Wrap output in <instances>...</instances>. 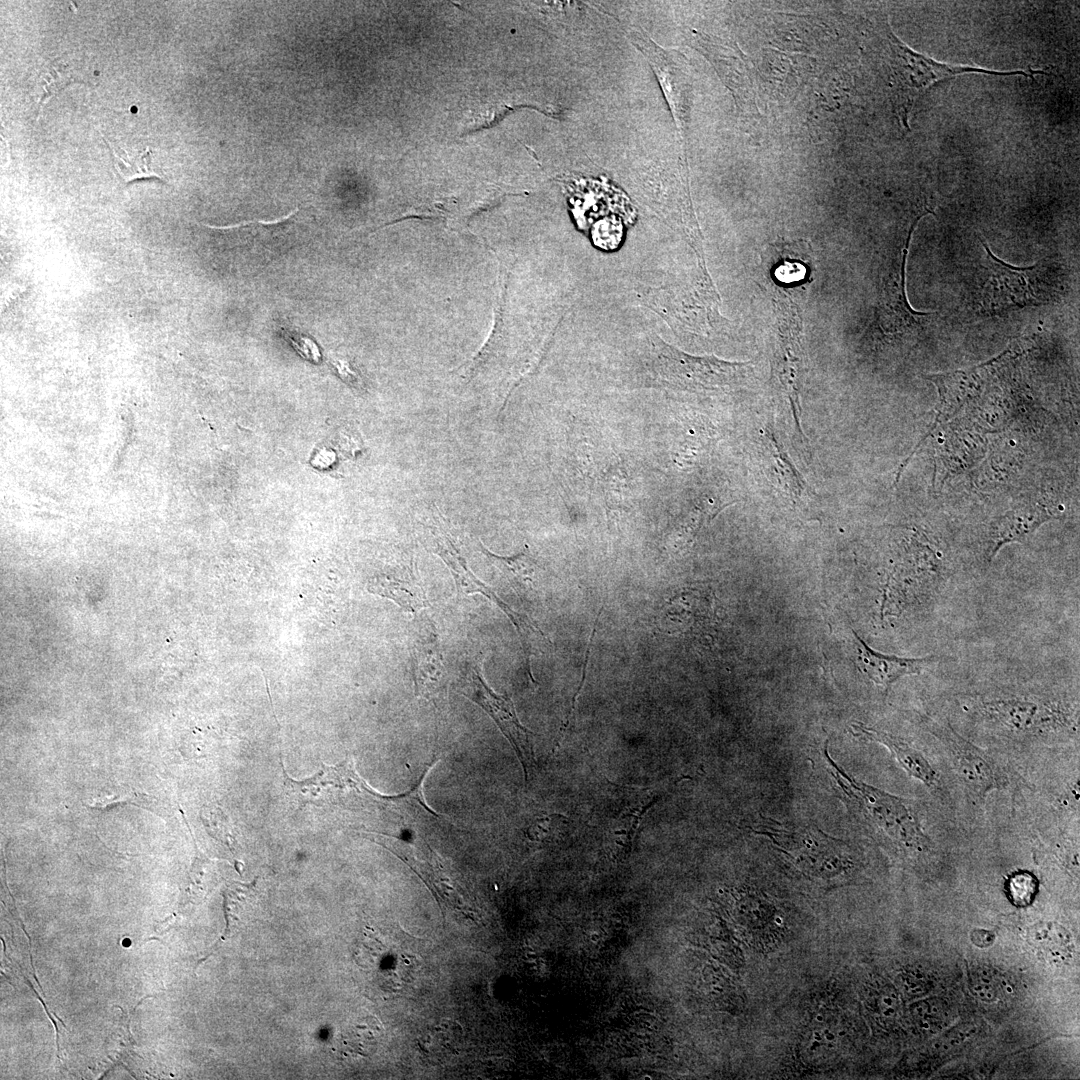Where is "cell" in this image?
Here are the masks:
<instances>
[{"label":"cell","mask_w":1080,"mask_h":1080,"mask_svg":"<svg viewBox=\"0 0 1080 1080\" xmlns=\"http://www.w3.org/2000/svg\"><path fill=\"white\" fill-rule=\"evenodd\" d=\"M1037 890L1038 880L1028 871L1014 872L1006 882L1007 896L1013 905L1017 907L1030 905L1037 894Z\"/></svg>","instance_id":"cell-22"},{"label":"cell","mask_w":1080,"mask_h":1080,"mask_svg":"<svg viewBox=\"0 0 1080 1080\" xmlns=\"http://www.w3.org/2000/svg\"><path fill=\"white\" fill-rule=\"evenodd\" d=\"M971 993L981 1001L992 1002L996 999L997 992L993 985L991 973L986 969H980L970 986Z\"/></svg>","instance_id":"cell-25"},{"label":"cell","mask_w":1080,"mask_h":1080,"mask_svg":"<svg viewBox=\"0 0 1080 1080\" xmlns=\"http://www.w3.org/2000/svg\"><path fill=\"white\" fill-rule=\"evenodd\" d=\"M901 560L888 579L883 612L901 613L930 604L947 579L948 570L941 554L924 535L915 534L911 538Z\"/></svg>","instance_id":"cell-7"},{"label":"cell","mask_w":1080,"mask_h":1080,"mask_svg":"<svg viewBox=\"0 0 1080 1080\" xmlns=\"http://www.w3.org/2000/svg\"><path fill=\"white\" fill-rule=\"evenodd\" d=\"M882 36H884L886 61L890 70L895 106L905 126H907L909 112L918 97L930 86L944 79L965 73H984L995 76L1022 75L1031 78L1045 73L1042 70L996 71L942 63L912 50L895 36L888 25L884 27Z\"/></svg>","instance_id":"cell-3"},{"label":"cell","mask_w":1080,"mask_h":1080,"mask_svg":"<svg viewBox=\"0 0 1080 1080\" xmlns=\"http://www.w3.org/2000/svg\"><path fill=\"white\" fill-rule=\"evenodd\" d=\"M822 753L837 796L868 836L911 858L933 853L914 801L857 780L830 756L827 742Z\"/></svg>","instance_id":"cell-2"},{"label":"cell","mask_w":1080,"mask_h":1080,"mask_svg":"<svg viewBox=\"0 0 1080 1080\" xmlns=\"http://www.w3.org/2000/svg\"><path fill=\"white\" fill-rule=\"evenodd\" d=\"M436 855L431 851V862L428 865L427 876L437 895L446 904L460 908L463 906V898L455 882L438 866Z\"/></svg>","instance_id":"cell-23"},{"label":"cell","mask_w":1080,"mask_h":1080,"mask_svg":"<svg viewBox=\"0 0 1080 1080\" xmlns=\"http://www.w3.org/2000/svg\"><path fill=\"white\" fill-rule=\"evenodd\" d=\"M880 1011L887 1018L894 1017L897 1010V998L893 994H883L879 1001Z\"/></svg>","instance_id":"cell-29"},{"label":"cell","mask_w":1080,"mask_h":1080,"mask_svg":"<svg viewBox=\"0 0 1080 1080\" xmlns=\"http://www.w3.org/2000/svg\"><path fill=\"white\" fill-rule=\"evenodd\" d=\"M911 1013L917 1021L926 1017H931L929 1000L915 1002L911 1006Z\"/></svg>","instance_id":"cell-30"},{"label":"cell","mask_w":1080,"mask_h":1080,"mask_svg":"<svg viewBox=\"0 0 1080 1080\" xmlns=\"http://www.w3.org/2000/svg\"><path fill=\"white\" fill-rule=\"evenodd\" d=\"M748 363L686 354L661 339L652 341L649 371L664 387L703 392L732 388L747 376Z\"/></svg>","instance_id":"cell-6"},{"label":"cell","mask_w":1080,"mask_h":1080,"mask_svg":"<svg viewBox=\"0 0 1080 1080\" xmlns=\"http://www.w3.org/2000/svg\"><path fill=\"white\" fill-rule=\"evenodd\" d=\"M369 590L387 597L407 611H417L430 605L422 585L412 575L403 577L383 576L374 579Z\"/></svg>","instance_id":"cell-17"},{"label":"cell","mask_w":1080,"mask_h":1080,"mask_svg":"<svg viewBox=\"0 0 1080 1080\" xmlns=\"http://www.w3.org/2000/svg\"><path fill=\"white\" fill-rule=\"evenodd\" d=\"M427 1041L423 1047L428 1046L429 1052L446 1053L455 1049L459 1042V1028L452 1021H442L429 1032Z\"/></svg>","instance_id":"cell-24"},{"label":"cell","mask_w":1080,"mask_h":1080,"mask_svg":"<svg viewBox=\"0 0 1080 1080\" xmlns=\"http://www.w3.org/2000/svg\"><path fill=\"white\" fill-rule=\"evenodd\" d=\"M104 140L109 147L114 166L125 182L142 178H162L151 167L150 149L147 148L137 155H130L125 150L112 147L105 138Z\"/></svg>","instance_id":"cell-18"},{"label":"cell","mask_w":1080,"mask_h":1080,"mask_svg":"<svg viewBox=\"0 0 1080 1080\" xmlns=\"http://www.w3.org/2000/svg\"><path fill=\"white\" fill-rule=\"evenodd\" d=\"M991 272L986 286V303L992 308L1036 305L1041 302L1036 287V266L1018 268L1001 261L983 242Z\"/></svg>","instance_id":"cell-11"},{"label":"cell","mask_w":1080,"mask_h":1080,"mask_svg":"<svg viewBox=\"0 0 1080 1080\" xmlns=\"http://www.w3.org/2000/svg\"><path fill=\"white\" fill-rule=\"evenodd\" d=\"M962 711L981 728L1015 742H1051L1078 737V703L1029 690L993 689L963 693Z\"/></svg>","instance_id":"cell-1"},{"label":"cell","mask_w":1080,"mask_h":1080,"mask_svg":"<svg viewBox=\"0 0 1080 1080\" xmlns=\"http://www.w3.org/2000/svg\"><path fill=\"white\" fill-rule=\"evenodd\" d=\"M768 438L777 466L776 472L780 475V483L785 486L784 489L787 491L788 496L800 498L805 493L808 495L810 493L808 486L791 464L787 454L784 453L773 436L770 435Z\"/></svg>","instance_id":"cell-20"},{"label":"cell","mask_w":1080,"mask_h":1080,"mask_svg":"<svg viewBox=\"0 0 1080 1080\" xmlns=\"http://www.w3.org/2000/svg\"><path fill=\"white\" fill-rule=\"evenodd\" d=\"M850 732L856 738L884 746L910 777L939 798L947 799V790L939 773L925 754L908 740L862 723H853Z\"/></svg>","instance_id":"cell-12"},{"label":"cell","mask_w":1080,"mask_h":1080,"mask_svg":"<svg viewBox=\"0 0 1080 1080\" xmlns=\"http://www.w3.org/2000/svg\"><path fill=\"white\" fill-rule=\"evenodd\" d=\"M416 695L427 700L444 696L447 686L443 656L435 643L417 645L413 657Z\"/></svg>","instance_id":"cell-15"},{"label":"cell","mask_w":1080,"mask_h":1080,"mask_svg":"<svg viewBox=\"0 0 1080 1080\" xmlns=\"http://www.w3.org/2000/svg\"><path fill=\"white\" fill-rule=\"evenodd\" d=\"M904 987L911 995H920L925 992V987L914 977L908 976L904 980Z\"/></svg>","instance_id":"cell-31"},{"label":"cell","mask_w":1080,"mask_h":1080,"mask_svg":"<svg viewBox=\"0 0 1080 1080\" xmlns=\"http://www.w3.org/2000/svg\"><path fill=\"white\" fill-rule=\"evenodd\" d=\"M975 1031L973 1025H962L950 1031L942 1040L938 1041V1049L949 1050L960 1045L970 1038Z\"/></svg>","instance_id":"cell-27"},{"label":"cell","mask_w":1080,"mask_h":1080,"mask_svg":"<svg viewBox=\"0 0 1080 1080\" xmlns=\"http://www.w3.org/2000/svg\"><path fill=\"white\" fill-rule=\"evenodd\" d=\"M1053 518V513L1038 505L1009 510L989 527L985 552L987 561H991L1004 545L1024 541L1039 526Z\"/></svg>","instance_id":"cell-14"},{"label":"cell","mask_w":1080,"mask_h":1080,"mask_svg":"<svg viewBox=\"0 0 1080 1080\" xmlns=\"http://www.w3.org/2000/svg\"><path fill=\"white\" fill-rule=\"evenodd\" d=\"M753 833L767 837L791 857L802 871L820 878H833L854 866L850 846L816 826L783 825L760 817L751 826Z\"/></svg>","instance_id":"cell-4"},{"label":"cell","mask_w":1080,"mask_h":1080,"mask_svg":"<svg viewBox=\"0 0 1080 1080\" xmlns=\"http://www.w3.org/2000/svg\"><path fill=\"white\" fill-rule=\"evenodd\" d=\"M628 38L647 58L671 109L673 118L678 128L682 129L686 117L687 102L684 73L679 54L661 47L641 29L630 30Z\"/></svg>","instance_id":"cell-9"},{"label":"cell","mask_w":1080,"mask_h":1080,"mask_svg":"<svg viewBox=\"0 0 1080 1080\" xmlns=\"http://www.w3.org/2000/svg\"><path fill=\"white\" fill-rule=\"evenodd\" d=\"M923 728L942 746L967 797L976 805L985 802L991 792L1008 790L1012 772L994 754L960 735L947 722L922 715Z\"/></svg>","instance_id":"cell-5"},{"label":"cell","mask_w":1080,"mask_h":1080,"mask_svg":"<svg viewBox=\"0 0 1080 1080\" xmlns=\"http://www.w3.org/2000/svg\"><path fill=\"white\" fill-rule=\"evenodd\" d=\"M458 692L479 705L494 720L513 747L527 783L530 770L535 765L534 734L521 724L510 696L494 692L486 683L481 665L478 664L464 676Z\"/></svg>","instance_id":"cell-8"},{"label":"cell","mask_w":1080,"mask_h":1080,"mask_svg":"<svg viewBox=\"0 0 1080 1080\" xmlns=\"http://www.w3.org/2000/svg\"><path fill=\"white\" fill-rule=\"evenodd\" d=\"M658 799L659 797L655 796L652 799L645 800L641 804L631 807L621 814L616 823V827L611 832V835L615 836L617 845H621L623 848L631 845L643 814H645L647 809L657 802Z\"/></svg>","instance_id":"cell-21"},{"label":"cell","mask_w":1080,"mask_h":1080,"mask_svg":"<svg viewBox=\"0 0 1080 1080\" xmlns=\"http://www.w3.org/2000/svg\"><path fill=\"white\" fill-rule=\"evenodd\" d=\"M995 935L988 930L975 929L971 933V941L980 948H986L993 944Z\"/></svg>","instance_id":"cell-28"},{"label":"cell","mask_w":1080,"mask_h":1080,"mask_svg":"<svg viewBox=\"0 0 1080 1080\" xmlns=\"http://www.w3.org/2000/svg\"><path fill=\"white\" fill-rule=\"evenodd\" d=\"M435 550L452 572L458 593L464 595L481 593L495 603L512 621L521 637L522 646L524 645V641H526L524 636L525 630L540 634L542 637L545 636L542 630L535 625L534 622L525 615L514 611L468 569L466 561L448 538L435 534Z\"/></svg>","instance_id":"cell-13"},{"label":"cell","mask_w":1080,"mask_h":1080,"mask_svg":"<svg viewBox=\"0 0 1080 1080\" xmlns=\"http://www.w3.org/2000/svg\"><path fill=\"white\" fill-rule=\"evenodd\" d=\"M483 553L500 570L518 594L533 591L538 583L540 567L526 546L512 556L493 554L482 545Z\"/></svg>","instance_id":"cell-16"},{"label":"cell","mask_w":1080,"mask_h":1080,"mask_svg":"<svg viewBox=\"0 0 1080 1080\" xmlns=\"http://www.w3.org/2000/svg\"><path fill=\"white\" fill-rule=\"evenodd\" d=\"M74 81L75 79L68 67L59 60H53L44 67L39 73L40 95L38 110L42 109L47 100Z\"/></svg>","instance_id":"cell-19"},{"label":"cell","mask_w":1080,"mask_h":1080,"mask_svg":"<svg viewBox=\"0 0 1080 1080\" xmlns=\"http://www.w3.org/2000/svg\"><path fill=\"white\" fill-rule=\"evenodd\" d=\"M602 610H603V607H601V609L599 610V612H598V614H597V617H596V619H595V622H594V627H593V629H592V633H591V636H590V639H589V643H588V646H587V649H586V653H585V659H584V663H583V671H582V678H581L580 684H579V686H578V688H577V691H576V693H575V694H574V696H573V699H572V703H571V707H570V710H569V712H568V714H567V716H566V718H565V720H564L563 726L561 727V730H560V733H559V736H558L557 742H556V744H555V749H557V748L559 747V745H560L561 741H562V740H563V738H564L565 732H566V730H567V728H568V726H569V723H570V717L572 716V714H573V711H574V708H575V705H576V700H577V697H578L579 693L581 692V690H582V687H583V686H584V684H585V679H586V674H587V666H588V660H589V654H590V648H591V645H592V642H593V638H594V636H595V633H596V627H597V623H598V620H599V616H600V615H601V613H602Z\"/></svg>","instance_id":"cell-26"},{"label":"cell","mask_w":1080,"mask_h":1080,"mask_svg":"<svg viewBox=\"0 0 1080 1080\" xmlns=\"http://www.w3.org/2000/svg\"><path fill=\"white\" fill-rule=\"evenodd\" d=\"M850 630L853 663L863 676L884 692H888L900 678L919 674L940 661L938 655L908 658L878 652L871 648L853 628Z\"/></svg>","instance_id":"cell-10"}]
</instances>
